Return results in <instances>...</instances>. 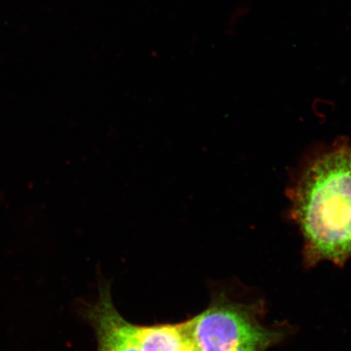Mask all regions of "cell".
<instances>
[{
  "mask_svg": "<svg viewBox=\"0 0 351 351\" xmlns=\"http://www.w3.org/2000/svg\"><path fill=\"white\" fill-rule=\"evenodd\" d=\"M258 307L219 298L186 322L188 335L199 351H266L284 336L261 323Z\"/></svg>",
  "mask_w": 351,
  "mask_h": 351,
  "instance_id": "cell-2",
  "label": "cell"
},
{
  "mask_svg": "<svg viewBox=\"0 0 351 351\" xmlns=\"http://www.w3.org/2000/svg\"><path fill=\"white\" fill-rule=\"evenodd\" d=\"M140 351H181L189 341L186 323L134 326Z\"/></svg>",
  "mask_w": 351,
  "mask_h": 351,
  "instance_id": "cell-4",
  "label": "cell"
},
{
  "mask_svg": "<svg viewBox=\"0 0 351 351\" xmlns=\"http://www.w3.org/2000/svg\"><path fill=\"white\" fill-rule=\"evenodd\" d=\"M307 266L351 258V145L336 143L306 167L291 194Z\"/></svg>",
  "mask_w": 351,
  "mask_h": 351,
  "instance_id": "cell-1",
  "label": "cell"
},
{
  "mask_svg": "<svg viewBox=\"0 0 351 351\" xmlns=\"http://www.w3.org/2000/svg\"><path fill=\"white\" fill-rule=\"evenodd\" d=\"M97 335L98 351H140L134 324L121 317L112 304L108 287L100 291L99 300L87 311Z\"/></svg>",
  "mask_w": 351,
  "mask_h": 351,
  "instance_id": "cell-3",
  "label": "cell"
},
{
  "mask_svg": "<svg viewBox=\"0 0 351 351\" xmlns=\"http://www.w3.org/2000/svg\"><path fill=\"white\" fill-rule=\"evenodd\" d=\"M181 351H199L195 348V346L193 344L192 341H189L188 343L185 346Z\"/></svg>",
  "mask_w": 351,
  "mask_h": 351,
  "instance_id": "cell-5",
  "label": "cell"
}]
</instances>
